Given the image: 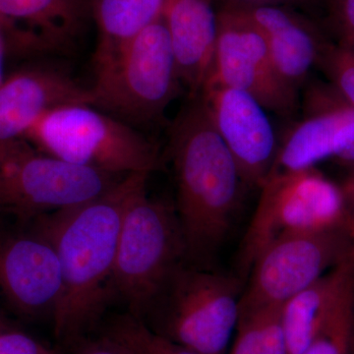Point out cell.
I'll use <instances>...</instances> for the list:
<instances>
[{
  "label": "cell",
  "mask_w": 354,
  "mask_h": 354,
  "mask_svg": "<svg viewBox=\"0 0 354 354\" xmlns=\"http://www.w3.org/2000/svg\"><path fill=\"white\" fill-rule=\"evenodd\" d=\"M150 174H128L106 194L74 208L34 218L32 230L50 241L62 268L53 313L60 339H73L94 322L114 295L113 278L123 215Z\"/></svg>",
  "instance_id": "obj_1"
},
{
  "label": "cell",
  "mask_w": 354,
  "mask_h": 354,
  "mask_svg": "<svg viewBox=\"0 0 354 354\" xmlns=\"http://www.w3.org/2000/svg\"><path fill=\"white\" fill-rule=\"evenodd\" d=\"M169 153L185 260L207 268L227 239L245 186L201 94L189 97L172 122Z\"/></svg>",
  "instance_id": "obj_2"
},
{
  "label": "cell",
  "mask_w": 354,
  "mask_h": 354,
  "mask_svg": "<svg viewBox=\"0 0 354 354\" xmlns=\"http://www.w3.org/2000/svg\"><path fill=\"white\" fill-rule=\"evenodd\" d=\"M95 73L92 106L135 128L162 122L184 88L162 16Z\"/></svg>",
  "instance_id": "obj_3"
},
{
  "label": "cell",
  "mask_w": 354,
  "mask_h": 354,
  "mask_svg": "<svg viewBox=\"0 0 354 354\" xmlns=\"http://www.w3.org/2000/svg\"><path fill=\"white\" fill-rule=\"evenodd\" d=\"M23 139L35 148L113 174H152L158 150L136 128L90 104H64L46 111Z\"/></svg>",
  "instance_id": "obj_4"
},
{
  "label": "cell",
  "mask_w": 354,
  "mask_h": 354,
  "mask_svg": "<svg viewBox=\"0 0 354 354\" xmlns=\"http://www.w3.org/2000/svg\"><path fill=\"white\" fill-rule=\"evenodd\" d=\"M142 186L128 202L114 263V295L141 319L172 271L185 261L176 212L147 194Z\"/></svg>",
  "instance_id": "obj_5"
},
{
  "label": "cell",
  "mask_w": 354,
  "mask_h": 354,
  "mask_svg": "<svg viewBox=\"0 0 354 354\" xmlns=\"http://www.w3.org/2000/svg\"><path fill=\"white\" fill-rule=\"evenodd\" d=\"M242 290L241 279L184 261L147 314L162 321L164 332L158 334L201 354H227L239 323Z\"/></svg>",
  "instance_id": "obj_6"
},
{
  "label": "cell",
  "mask_w": 354,
  "mask_h": 354,
  "mask_svg": "<svg viewBox=\"0 0 354 354\" xmlns=\"http://www.w3.org/2000/svg\"><path fill=\"white\" fill-rule=\"evenodd\" d=\"M125 176L53 157L21 138L0 162V211L34 220L97 199Z\"/></svg>",
  "instance_id": "obj_7"
},
{
  "label": "cell",
  "mask_w": 354,
  "mask_h": 354,
  "mask_svg": "<svg viewBox=\"0 0 354 354\" xmlns=\"http://www.w3.org/2000/svg\"><path fill=\"white\" fill-rule=\"evenodd\" d=\"M335 227L348 228L341 186L315 167L271 174L242 243V271L249 274L261 251L283 235Z\"/></svg>",
  "instance_id": "obj_8"
},
{
  "label": "cell",
  "mask_w": 354,
  "mask_h": 354,
  "mask_svg": "<svg viewBox=\"0 0 354 354\" xmlns=\"http://www.w3.org/2000/svg\"><path fill=\"white\" fill-rule=\"evenodd\" d=\"M353 254V236L346 227L279 237L254 261L248 285L242 290L239 317L267 307L283 306Z\"/></svg>",
  "instance_id": "obj_9"
},
{
  "label": "cell",
  "mask_w": 354,
  "mask_h": 354,
  "mask_svg": "<svg viewBox=\"0 0 354 354\" xmlns=\"http://www.w3.org/2000/svg\"><path fill=\"white\" fill-rule=\"evenodd\" d=\"M208 85L245 92L283 118L299 109V93L281 80L262 32L236 7L227 6L218 13L215 57L205 87Z\"/></svg>",
  "instance_id": "obj_10"
},
{
  "label": "cell",
  "mask_w": 354,
  "mask_h": 354,
  "mask_svg": "<svg viewBox=\"0 0 354 354\" xmlns=\"http://www.w3.org/2000/svg\"><path fill=\"white\" fill-rule=\"evenodd\" d=\"M203 100L221 139L234 157L244 186L262 187L278 153L268 111L252 95L221 85L206 86Z\"/></svg>",
  "instance_id": "obj_11"
},
{
  "label": "cell",
  "mask_w": 354,
  "mask_h": 354,
  "mask_svg": "<svg viewBox=\"0 0 354 354\" xmlns=\"http://www.w3.org/2000/svg\"><path fill=\"white\" fill-rule=\"evenodd\" d=\"M62 288L59 259L48 239L34 230H0V293L14 311L53 317Z\"/></svg>",
  "instance_id": "obj_12"
},
{
  "label": "cell",
  "mask_w": 354,
  "mask_h": 354,
  "mask_svg": "<svg viewBox=\"0 0 354 354\" xmlns=\"http://www.w3.org/2000/svg\"><path fill=\"white\" fill-rule=\"evenodd\" d=\"M304 88V116L279 142L269 176L335 158L354 140L353 106L329 83L308 81Z\"/></svg>",
  "instance_id": "obj_13"
},
{
  "label": "cell",
  "mask_w": 354,
  "mask_h": 354,
  "mask_svg": "<svg viewBox=\"0 0 354 354\" xmlns=\"http://www.w3.org/2000/svg\"><path fill=\"white\" fill-rule=\"evenodd\" d=\"M91 17L90 0H0L6 44L29 55H71Z\"/></svg>",
  "instance_id": "obj_14"
},
{
  "label": "cell",
  "mask_w": 354,
  "mask_h": 354,
  "mask_svg": "<svg viewBox=\"0 0 354 354\" xmlns=\"http://www.w3.org/2000/svg\"><path fill=\"white\" fill-rule=\"evenodd\" d=\"M73 104L92 106L90 88L57 67L22 70L4 80L0 86V162L46 111Z\"/></svg>",
  "instance_id": "obj_15"
},
{
  "label": "cell",
  "mask_w": 354,
  "mask_h": 354,
  "mask_svg": "<svg viewBox=\"0 0 354 354\" xmlns=\"http://www.w3.org/2000/svg\"><path fill=\"white\" fill-rule=\"evenodd\" d=\"M236 8L262 32L281 80L299 93L329 41L311 22L283 6Z\"/></svg>",
  "instance_id": "obj_16"
},
{
  "label": "cell",
  "mask_w": 354,
  "mask_h": 354,
  "mask_svg": "<svg viewBox=\"0 0 354 354\" xmlns=\"http://www.w3.org/2000/svg\"><path fill=\"white\" fill-rule=\"evenodd\" d=\"M184 88L201 94L208 81L218 36L213 0H165L162 13Z\"/></svg>",
  "instance_id": "obj_17"
},
{
  "label": "cell",
  "mask_w": 354,
  "mask_h": 354,
  "mask_svg": "<svg viewBox=\"0 0 354 354\" xmlns=\"http://www.w3.org/2000/svg\"><path fill=\"white\" fill-rule=\"evenodd\" d=\"M353 286L354 254L283 305V325L288 354H299L307 348Z\"/></svg>",
  "instance_id": "obj_18"
},
{
  "label": "cell",
  "mask_w": 354,
  "mask_h": 354,
  "mask_svg": "<svg viewBox=\"0 0 354 354\" xmlns=\"http://www.w3.org/2000/svg\"><path fill=\"white\" fill-rule=\"evenodd\" d=\"M97 29L95 70L118 57L139 32L162 16L165 0H90Z\"/></svg>",
  "instance_id": "obj_19"
},
{
  "label": "cell",
  "mask_w": 354,
  "mask_h": 354,
  "mask_svg": "<svg viewBox=\"0 0 354 354\" xmlns=\"http://www.w3.org/2000/svg\"><path fill=\"white\" fill-rule=\"evenodd\" d=\"M228 354H288L283 306H271L239 317Z\"/></svg>",
  "instance_id": "obj_20"
},
{
  "label": "cell",
  "mask_w": 354,
  "mask_h": 354,
  "mask_svg": "<svg viewBox=\"0 0 354 354\" xmlns=\"http://www.w3.org/2000/svg\"><path fill=\"white\" fill-rule=\"evenodd\" d=\"M354 286L326 319L314 339L299 354H353Z\"/></svg>",
  "instance_id": "obj_21"
},
{
  "label": "cell",
  "mask_w": 354,
  "mask_h": 354,
  "mask_svg": "<svg viewBox=\"0 0 354 354\" xmlns=\"http://www.w3.org/2000/svg\"><path fill=\"white\" fill-rule=\"evenodd\" d=\"M109 335L132 354H201L151 330L131 314L118 319Z\"/></svg>",
  "instance_id": "obj_22"
},
{
  "label": "cell",
  "mask_w": 354,
  "mask_h": 354,
  "mask_svg": "<svg viewBox=\"0 0 354 354\" xmlns=\"http://www.w3.org/2000/svg\"><path fill=\"white\" fill-rule=\"evenodd\" d=\"M319 67L330 85L354 108V46L339 43H328L325 46Z\"/></svg>",
  "instance_id": "obj_23"
},
{
  "label": "cell",
  "mask_w": 354,
  "mask_h": 354,
  "mask_svg": "<svg viewBox=\"0 0 354 354\" xmlns=\"http://www.w3.org/2000/svg\"><path fill=\"white\" fill-rule=\"evenodd\" d=\"M0 354H55L34 337L19 330L0 333Z\"/></svg>",
  "instance_id": "obj_24"
},
{
  "label": "cell",
  "mask_w": 354,
  "mask_h": 354,
  "mask_svg": "<svg viewBox=\"0 0 354 354\" xmlns=\"http://www.w3.org/2000/svg\"><path fill=\"white\" fill-rule=\"evenodd\" d=\"M333 16L337 43L354 46V0H335Z\"/></svg>",
  "instance_id": "obj_25"
},
{
  "label": "cell",
  "mask_w": 354,
  "mask_h": 354,
  "mask_svg": "<svg viewBox=\"0 0 354 354\" xmlns=\"http://www.w3.org/2000/svg\"><path fill=\"white\" fill-rule=\"evenodd\" d=\"M80 354H132L122 344L111 335L102 337L84 346Z\"/></svg>",
  "instance_id": "obj_26"
},
{
  "label": "cell",
  "mask_w": 354,
  "mask_h": 354,
  "mask_svg": "<svg viewBox=\"0 0 354 354\" xmlns=\"http://www.w3.org/2000/svg\"><path fill=\"white\" fill-rule=\"evenodd\" d=\"M346 211L348 216V228L351 234L354 230V167L348 169V174L344 177L341 185Z\"/></svg>",
  "instance_id": "obj_27"
},
{
  "label": "cell",
  "mask_w": 354,
  "mask_h": 354,
  "mask_svg": "<svg viewBox=\"0 0 354 354\" xmlns=\"http://www.w3.org/2000/svg\"><path fill=\"white\" fill-rule=\"evenodd\" d=\"M306 0H227V6L241 7H257V6H283L288 3H299Z\"/></svg>",
  "instance_id": "obj_28"
},
{
  "label": "cell",
  "mask_w": 354,
  "mask_h": 354,
  "mask_svg": "<svg viewBox=\"0 0 354 354\" xmlns=\"http://www.w3.org/2000/svg\"><path fill=\"white\" fill-rule=\"evenodd\" d=\"M335 160L348 169L354 167V140L342 153H339Z\"/></svg>",
  "instance_id": "obj_29"
},
{
  "label": "cell",
  "mask_w": 354,
  "mask_h": 354,
  "mask_svg": "<svg viewBox=\"0 0 354 354\" xmlns=\"http://www.w3.org/2000/svg\"><path fill=\"white\" fill-rule=\"evenodd\" d=\"M6 43L4 39L3 34H2L1 30H0V86L4 82L3 79V62L4 57H6Z\"/></svg>",
  "instance_id": "obj_30"
},
{
  "label": "cell",
  "mask_w": 354,
  "mask_h": 354,
  "mask_svg": "<svg viewBox=\"0 0 354 354\" xmlns=\"http://www.w3.org/2000/svg\"><path fill=\"white\" fill-rule=\"evenodd\" d=\"M9 329H12V327L9 325L8 321L6 320V317L0 313V333Z\"/></svg>",
  "instance_id": "obj_31"
},
{
  "label": "cell",
  "mask_w": 354,
  "mask_h": 354,
  "mask_svg": "<svg viewBox=\"0 0 354 354\" xmlns=\"http://www.w3.org/2000/svg\"><path fill=\"white\" fill-rule=\"evenodd\" d=\"M353 243H354V230L353 232Z\"/></svg>",
  "instance_id": "obj_32"
},
{
  "label": "cell",
  "mask_w": 354,
  "mask_h": 354,
  "mask_svg": "<svg viewBox=\"0 0 354 354\" xmlns=\"http://www.w3.org/2000/svg\"><path fill=\"white\" fill-rule=\"evenodd\" d=\"M353 354H354V346H353Z\"/></svg>",
  "instance_id": "obj_33"
}]
</instances>
